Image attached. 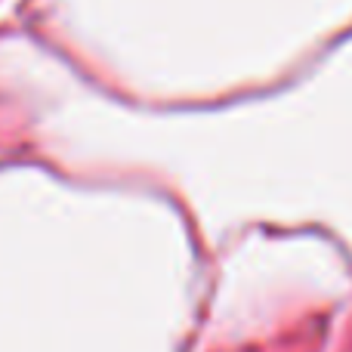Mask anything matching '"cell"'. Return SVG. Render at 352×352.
Returning <instances> with one entry per match:
<instances>
[]
</instances>
